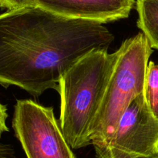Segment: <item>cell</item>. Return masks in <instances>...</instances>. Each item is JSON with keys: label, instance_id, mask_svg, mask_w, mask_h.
<instances>
[{"label": "cell", "instance_id": "1", "mask_svg": "<svg viewBox=\"0 0 158 158\" xmlns=\"http://www.w3.org/2000/svg\"><path fill=\"white\" fill-rule=\"evenodd\" d=\"M112 33L102 23L69 19L40 6L0 14V85L39 96L57 89L63 74L89 51L109 49Z\"/></svg>", "mask_w": 158, "mask_h": 158}, {"label": "cell", "instance_id": "2", "mask_svg": "<svg viewBox=\"0 0 158 158\" xmlns=\"http://www.w3.org/2000/svg\"><path fill=\"white\" fill-rule=\"evenodd\" d=\"M115 54L94 49L76 61L59 81L60 127L72 149L92 144L90 129L112 71Z\"/></svg>", "mask_w": 158, "mask_h": 158}, {"label": "cell", "instance_id": "3", "mask_svg": "<svg viewBox=\"0 0 158 158\" xmlns=\"http://www.w3.org/2000/svg\"><path fill=\"white\" fill-rule=\"evenodd\" d=\"M152 52L143 33L125 40L114 52V67L90 129L93 145L109 143L123 113L137 96L144 92L147 70Z\"/></svg>", "mask_w": 158, "mask_h": 158}, {"label": "cell", "instance_id": "4", "mask_svg": "<svg viewBox=\"0 0 158 158\" xmlns=\"http://www.w3.org/2000/svg\"><path fill=\"white\" fill-rule=\"evenodd\" d=\"M12 128L27 158H76L52 107L17 100Z\"/></svg>", "mask_w": 158, "mask_h": 158}, {"label": "cell", "instance_id": "5", "mask_svg": "<svg viewBox=\"0 0 158 158\" xmlns=\"http://www.w3.org/2000/svg\"><path fill=\"white\" fill-rule=\"evenodd\" d=\"M105 147L134 154L157 153L158 119L150 109L144 92L137 96L127 108Z\"/></svg>", "mask_w": 158, "mask_h": 158}, {"label": "cell", "instance_id": "6", "mask_svg": "<svg viewBox=\"0 0 158 158\" xmlns=\"http://www.w3.org/2000/svg\"><path fill=\"white\" fill-rule=\"evenodd\" d=\"M134 4V0H32V2L66 18L102 24L127 18Z\"/></svg>", "mask_w": 158, "mask_h": 158}, {"label": "cell", "instance_id": "7", "mask_svg": "<svg viewBox=\"0 0 158 158\" xmlns=\"http://www.w3.org/2000/svg\"><path fill=\"white\" fill-rule=\"evenodd\" d=\"M137 26L146 36L151 47L158 50V0H137Z\"/></svg>", "mask_w": 158, "mask_h": 158}, {"label": "cell", "instance_id": "8", "mask_svg": "<svg viewBox=\"0 0 158 158\" xmlns=\"http://www.w3.org/2000/svg\"><path fill=\"white\" fill-rule=\"evenodd\" d=\"M144 95L150 109L158 119V64L150 61L147 70Z\"/></svg>", "mask_w": 158, "mask_h": 158}, {"label": "cell", "instance_id": "9", "mask_svg": "<svg viewBox=\"0 0 158 158\" xmlns=\"http://www.w3.org/2000/svg\"><path fill=\"white\" fill-rule=\"evenodd\" d=\"M96 158H158V152L148 155L134 154L105 146L94 145Z\"/></svg>", "mask_w": 158, "mask_h": 158}, {"label": "cell", "instance_id": "10", "mask_svg": "<svg viewBox=\"0 0 158 158\" xmlns=\"http://www.w3.org/2000/svg\"><path fill=\"white\" fill-rule=\"evenodd\" d=\"M32 0H0V7L8 10L31 6Z\"/></svg>", "mask_w": 158, "mask_h": 158}, {"label": "cell", "instance_id": "11", "mask_svg": "<svg viewBox=\"0 0 158 158\" xmlns=\"http://www.w3.org/2000/svg\"><path fill=\"white\" fill-rule=\"evenodd\" d=\"M7 117V107L0 102V138H1L3 133L9 131V128L6 125Z\"/></svg>", "mask_w": 158, "mask_h": 158}, {"label": "cell", "instance_id": "12", "mask_svg": "<svg viewBox=\"0 0 158 158\" xmlns=\"http://www.w3.org/2000/svg\"><path fill=\"white\" fill-rule=\"evenodd\" d=\"M0 158H15L12 147L8 144L0 143Z\"/></svg>", "mask_w": 158, "mask_h": 158}]
</instances>
